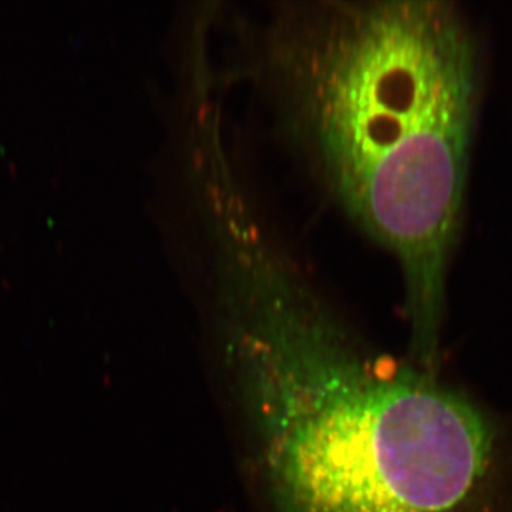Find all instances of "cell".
I'll return each instance as SVG.
<instances>
[{
    "mask_svg": "<svg viewBox=\"0 0 512 512\" xmlns=\"http://www.w3.org/2000/svg\"><path fill=\"white\" fill-rule=\"evenodd\" d=\"M195 285L269 512H503L490 421L367 345L281 234L222 239Z\"/></svg>",
    "mask_w": 512,
    "mask_h": 512,
    "instance_id": "obj_1",
    "label": "cell"
},
{
    "mask_svg": "<svg viewBox=\"0 0 512 512\" xmlns=\"http://www.w3.org/2000/svg\"><path fill=\"white\" fill-rule=\"evenodd\" d=\"M237 69L320 194L373 242L448 117L480 96L447 0H281L235 19Z\"/></svg>",
    "mask_w": 512,
    "mask_h": 512,
    "instance_id": "obj_2",
    "label": "cell"
}]
</instances>
